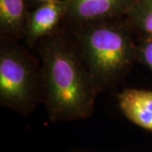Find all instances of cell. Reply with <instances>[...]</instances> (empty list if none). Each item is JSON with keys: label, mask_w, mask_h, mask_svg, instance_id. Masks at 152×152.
<instances>
[{"label": "cell", "mask_w": 152, "mask_h": 152, "mask_svg": "<svg viewBox=\"0 0 152 152\" xmlns=\"http://www.w3.org/2000/svg\"><path fill=\"white\" fill-rule=\"evenodd\" d=\"M42 64L49 120L72 122L92 116L100 94L68 27L64 24L36 46Z\"/></svg>", "instance_id": "cell-1"}, {"label": "cell", "mask_w": 152, "mask_h": 152, "mask_svg": "<svg viewBox=\"0 0 152 152\" xmlns=\"http://www.w3.org/2000/svg\"><path fill=\"white\" fill-rule=\"evenodd\" d=\"M65 26L100 93L119 84L137 63L134 33L125 17Z\"/></svg>", "instance_id": "cell-2"}, {"label": "cell", "mask_w": 152, "mask_h": 152, "mask_svg": "<svg viewBox=\"0 0 152 152\" xmlns=\"http://www.w3.org/2000/svg\"><path fill=\"white\" fill-rule=\"evenodd\" d=\"M41 61L18 40L0 36V104L26 117L43 102Z\"/></svg>", "instance_id": "cell-3"}, {"label": "cell", "mask_w": 152, "mask_h": 152, "mask_svg": "<svg viewBox=\"0 0 152 152\" xmlns=\"http://www.w3.org/2000/svg\"><path fill=\"white\" fill-rule=\"evenodd\" d=\"M137 0H68L64 24L82 25L90 22L124 18Z\"/></svg>", "instance_id": "cell-4"}, {"label": "cell", "mask_w": 152, "mask_h": 152, "mask_svg": "<svg viewBox=\"0 0 152 152\" xmlns=\"http://www.w3.org/2000/svg\"><path fill=\"white\" fill-rule=\"evenodd\" d=\"M68 10V0H57L33 7L29 12L25 42L35 48L43 38L56 32L63 25Z\"/></svg>", "instance_id": "cell-5"}, {"label": "cell", "mask_w": 152, "mask_h": 152, "mask_svg": "<svg viewBox=\"0 0 152 152\" xmlns=\"http://www.w3.org/2000/svg\"><path fill=\"white\" fill-rule=\"evenodd\" d=\"M118 105L134 124L152 132V91L129 88L118 94Z\"/></svg>", "instance_id": "cell-6"}, {"label": "cell", "mask_w": 152, "mask_h": 152, "mask_svg": "<svg viewBox=\"0 0 152 152\" xmlns=\"http://www.w3.org/2000/svg\"><path fill=\"white\" fill-rule=\"evenodd\" d=\"M30 10L27 0H0V35L24 39Z\"/></svg>", "instance_id": "cell-7"}, {"label": "cell", "mask_w": 152, "mask_h": 152, "mask_svg": "<svg viewBox=\"0 0 152 152\" xmlns=\"http://www.w3.org/2000/svg\"><path fill=\"white\" fill-rule=\"evenodd\" d=\"M125 19L138 40L152 37V0H137Z\"/></svg>", "instance_id": "cell-8"}, {"label": "cell", "mask_w": 152, "mask_h": 152, "mask_svg": "<svg viewBox=\"0 0 152 152\" xmlns=\"http://www.w3.org/2000/svg\"><path fill=\"white\" fill-rule=\"evenodd\" d=\"M137 63L143 64L152 72V37L138 40Z\"/></svg>", "instance_id": "cell-9"}, {"label": "cell", "mask_w": 152, "mask_h": 152, "mask_svg": "<svg viewBox=\"0 0 152 152\" xmlns=\"http://www.w3.org/2000/svg\"><path fill=\"white\" fill-rule=\"evenodd\" d=\"M28 4L30 6H36L42 4H46V3H49V2H53V1H57V0H27Z\"/></svg>", "instance_id": "cell-10"}, {"label": "cell", "mask_w": 152, "mask_h": 152, "mask_svg": "<svg viewBox=\"0 0 152 152\" xmlns=\"http://www.w3.org/2000/svg\"><path fill=\"white\" fill-rule=\"evenodd\" d=\"M67 152H112L107 151H95V150H87V149H75Z\"/></svg>", "instance_id": "cell-11"}]
</instances>
